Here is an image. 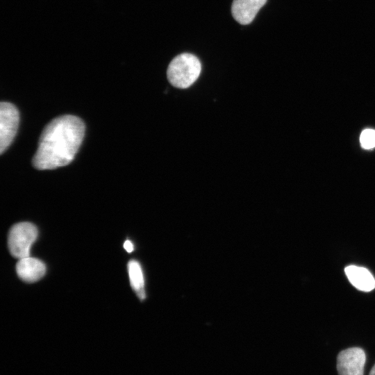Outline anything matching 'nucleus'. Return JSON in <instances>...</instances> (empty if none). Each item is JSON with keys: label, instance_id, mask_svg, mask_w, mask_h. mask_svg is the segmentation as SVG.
I'll return each mask as SVG.
<instances>
[{"label": "nucleus", "instance_id": "7ed1b4c3", "mask_svg": "<svg viewBox=\"0 0 375 375\" xmlns=\"http://www.w3.org/2000/svg\"><path fill=\"white\" fill-rule=\"evenodd\" d=\"M38 237L36 226L30 222L15 224L8 238V249L12 256L21 259L30 255L32 244Z\"/></svg>", "mask_w": 375, "mask_h": 375}, {"label": "nucleus", "instance_id": "9b49d317", "mask_svg": "<svg viewBox=\"0 0 375 375\" xmlns=\"http://www.w3.org/2000/svg\"><path fill=\"white\" fill-rule=\"evenodd\" d=\"M124 248L126 250V251L130 253L133 250V244L130 240H126L124 243Z\"/></svg>", "mask_w": 375, "mask_h": 375}, {"label": "nucleus", "instance_id": "f8f14e48", "mask_svg": "<svg viewBox=\"0 0 375 375\" xmlns=\"http://www.w3.org/2000/svg\"><path fill=\"white\" fill-rule=\"evenodd\" d=\"M369 375H375V365L373 366Z\"/></svg>", "mask_w": 375, "mask_h": 375}, {"label": "nucleus", "instance_id": "0eeeda50", "mask_svg": "<svg viewBox=\"0 0 375 375\" xmlns=\"http://www.w3.org/2000/svg\"><path fill=\"white\" fill-rule=\"evenodd\" d=\"M16 271L22 281L33 283L43 277L46 272V266L40 260L28 256L19 260L16 265Z\"/></svg>", "mask_w": 375, "mask_h": 375}, {"label": "nucleus", "instance_id": "20e7f679", "mask_svg": "<svg viewBox=\"0 0 375 375\" xmlns=\"http://www.w3.org/2000/svg\"><path fill=\"white\" fill-rule=\"evenodd\" d=\"M19 115L17 108L8 102L0 104V153H3L13 140L18 128Z\"/></svg>", "mask_w": 375, "mask_h": 375}, {"label": "nucleus", "instance_id": "9d476101", "mask_svg": "<svg viewBox=\"0 0 375 375\" xmlns=\"http://www.w3.org/2000/svg\"><path fill=\"white\" fill-rule=\"evenodd\" d=\"M360 142L365 149H371L375 147V130L365 129L360 136Z\"/></svg>", "mask_w": 375, "mask_h": 375}, {"label": "nucleus", "instance_id": "39448f33", "mask_svg": "<svg viewBox=\"0 0 375 375\" xmlns=\"http://www.w3.org/2000/svg\"><path fill=\"white\" fill-rule=\"evenodd\" d=\"M366 360L365 351L358 347L342 351L337 358L339 375H363Z\"/></svg>", "mask_w": 375, "mask_h": 375}, {"label": "nucleus", "instance_id": "f257e3e1", "mask_svg": "<svg viewBox=\"0 0 375 375\" xmlns=\"http://www.w3.org/2000/svg\"><path fill=\"white\" fill-rule=\"evenodd\" d=\"M84 133L85 125L80 118L69 115L55 118L40 135L33 166L45 170L68 165L76 154Z\"/></svg>", "mask_w": 375, "mask_h": 375}, {"label": "nucleus", "instance_id": "6e6552de", "mask_svg": "<svg viewBox=\"0 0 375 375\" xmlns=\"http://www.w3.org/2000/svg\"><path fill=\"white\" fill-rule=\"evenodd\" d=\"M350 283L358 290L369 292L375 288V279L370 272L362 267L349 265L344 269Z\"/></svg>", "mask_w": 375, "mask_h": 375}, {"label": "nucleus", "instance_id": "1a4fd4ad", "mask_svg": "<svg viewBox=\"0 0 375 375\" xmlns=\"http://www.w3.org/2000/svg\"><path fill=\"white\" fill-rule=\"evenodd\" d=\"M128 271L131 287L138 297L144 299L145 298L144 281L140 263L134 260H131L128 264Z\"/></svg>", "mask_w": 375, "mask_h": 375}, {"label": "nucleus", "instance_id": "423d86ee", "mask_svg": "<svg viewBox=\"0 0 375 375\" xmlns=\"http://www.w3.org/2000/svg\"><path fill=\"white\" fill-rule=\"evenodd\" d=\"M266 2L267 0H233L232 15L240 24H249Z\"/></svg>", "mask_w": 375, "mask_h": 375}, {"label": "nucleus", "instance_id": "f03ea898", "mask_svg": "<svg viewBox=\"0 0 375 375\" xmlns=\"http://www.w3.org/2000/svg\"><path fill=\"white\" fill-rule=\"evenodd\" d=\"M201 65L198 58L184 53L176 56L169 63L167 75L169 83L178 88H187L199 78Z\"/></svg>", "mask_w": 375, "mask_h": 375}]
</instances>
